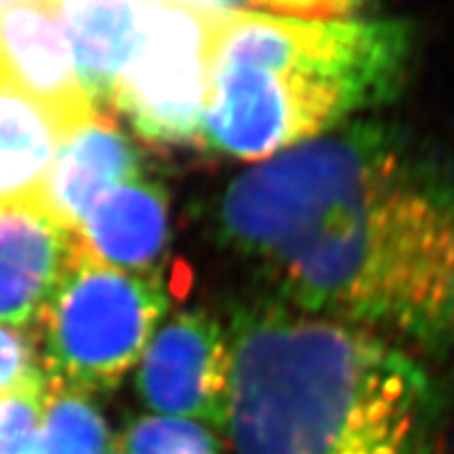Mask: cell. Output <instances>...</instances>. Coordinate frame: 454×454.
<instances>
[{
    "mask_svg": "<svg viewBox=\"0 0 454 454\" xmlns=\"http://www.w3.org/2000/svg\"><path fill=\"white\" fill-rule=\"evenodd\" d=\"M217 219L297 309L454 340V168L400 135L356 124L291 147L231 181Z\"/></svg>",
    "mask_w": 454,
    "mask_h": 454,
    "instance_id": "obj_1",
    "label": "cell"
},
{
    "mask_svg": "<svg viewBox=\"0 0 454 454\" xmlns=\"http://www.w3.org/2000/svg\"><path fill=\"white\" fill-rule=\"evenodd\" d=\"M227 340L236 454H406L423 374L368 328L259 305Z\"/></svg>",
    "mask_w": 454,
    "mask_h": 454,
    "instance_id": "obj_2",
    "label": "cell"
},
{
    "mask_svg": "<svg viewBox=\"0 0 454 454\" xmlns=\"http://www.w3.org/2000/svg\"><path fill=\"white\" fill-rule=\"evenodd\" d=\"M211 67H231L299 141L381 101L400 81L408 34L397 21H301L208 3Z\"/></svg>",
    "mask_w": 454,
    "mask_h": 454,
    "instance_id": "obj_3",
    "label": "cell"
},
{
    "mask_svg": "<svg viewBox=\"0 0 454 454\" xmlns=\"http://www.w3.org/2000/svg\"><path fill=\"white\" fill-rule=\"evenodd\" d=\"M167 308L160 270L130 274L76 253L32 331L47 383L87 395L116 389L139 364Z\"/></svg>",
    "mask_w": 454,
    "mask_h": 454,
    "instance_id": "obj_4",
    "label": "cell"
},
{
    "mask_svg": "<svg viewBox=\"0 0 454 454\" xmlns=\"http://www.w3.org/2000/svg\"><path fill=\"white\" fill-rule=\"evenodd\" d=\"M211 44L207 3H144L137 44L116 78L110 107L152 144H202Z\"/></svg>",
    "mask_w": 454,
    "mask_h": 454,
    "instance_id": "obj_5",
    "label": "cell"
},
{
    "mask_svg": "<svg viewBox=\"0 0 454 454\" xmlns=\"http://www.w3.org/2000/svg\"><path fill=\"white\" fill-rule=\"evenodd\" d=\"M139 395L162 417L225 427L230 340L204 311H185L158 328L139 360Z\"/></svg>",
    "mask_w": 454,
    "mask_h": 454,
    "instance_id": "obj_6",
    "label": "cell"
},
{
    "mask_svg": "<svg viewBox=\"0 0 454 454\" xmlns=\"http://www.w3.org/2000/svg\"><path fill=\"white\" fill-rule=\"evenodd\" d=\"M0 84L53 112L67 133L98 112L74 74L55 0L0 3Z\"/></svg>",
    "mask_w": 454,
    "mask_h": 454,
    "instance_id": "obj_7",
    "label": "cell"
},
{
    "mask_svg": "<svg viewBox=\"0 0 454 454\" xmlns=\"http://www.w3.org/2000/svg\"><path fill=\"white\" fill-rule=\"evenodd\" d=\"M74 263L72 234L41 207L0 208V326L32 333Z\"/></svg>",
    "mask_w": 454,
    "mask_h": 454,
    "instance_id": "obj_8",
    "label": "cell"
},
{
    "mask_svg": "<svg viewBox=\"0 0 454 454\" xmlns=\"http://www.w3.org/2000/svg\"><path fill=\"white\" fill-rule=\"evenodd\" d=\"M137 177V147L116 121L106 112H95L61 139L38 207L72 234L99 198Z\"/></svg>",
    "mask_w": 454,
    "mask_h": 454,
    "instance_id": "obj_9",
    "label": "cell"
},
{
    "mask_svg": "<svg viewBox=\"0 0 454 454\" xmlns=\"http://www.w3.org/2000/svg\"><path fill=\"white\" fill-rule=\"evenodd\" d=\"M78 257L150 274L168 242V202L160 185L137 177L107 192L72 231Z\"/></svg>",
    "mask_w": 454,
    "mask_h": 454,
    "instance_id": "obj_10",
    "label": "cell"
},
{
    "mask_svg": "<svg viewBox=\"0 0 454 454\" xmlns=\"http://www.w3.org/2000/svg\"><path fill=\"white\" fill-rule=\"evenodd\" d=\"M144 3H59V17L74 74L84 98L98 112L110 107L116 78L139 38Z\"/></svg>",
    "mask_w": 454,
    "mask_h": 454,
    "instance_id": "obj_11",
    "label": "cell"
},
{
    "mask_svg": "<svg viewBox=\"0 0 454 454\" xmlns=\"http://www.w3.org/2000/svg\"><path fill=\"white\" fill-rule=\"evenodd\" d=\"M66 133L53 112L0 84V208L38 207Z\"/></svg>",
    "mask_w": 454,
    "mask_h": 454,
    "instance_id": "obj_12",
    "label": "cell"
},
{
    "mask_svg": "<svg viewBox=\"0 0 454 454\" xmlns=\"http://www.w3.org/2000/svg\"><path fill=\"white\" fill-rule=\"evenodd\" d=\"M110 431L93 395L47 383L41 429L30 454H104Z\"/></svg>",
    "mask_w": 454,
    "mask_h": 454,
    "instance_id": "obj_13",
    "label": "cell"
},
{
    "mask_svg": "<svg viewBox=\"0 0 454 454\" xmlns=\"http://www.w3.org/2000/svg\"><path fill=\"white\" fill-rule=\"evenodd\" d=\"M116 444L124 454H223L207 425L162 414L133 421Z\"/></svg>",
    "mask_w": 454,
    "mask_h": 454,
    "instance_id": "obj_14",
    "label": "cell"
},
{
    "mask_svg": "<svg viewBox=\"0 0 454 454\" xmlns=\"http://www.w3.org/2000/svg\"><path fill=\"white\" fill-rule=\"evenodd\" d=\"M47 379L38 374L30 383L0 400V454H30L41 429Z\"/></svg>",
    "mask_w": 454,
    "mask_h": 454,
    "instance_id": "obj_15",
    "label": "cell"
},
{
    "mask_svg": "<svg viewBox=\"0 0 454 454\" xmlns=\"http://www.w3.org/2000/svg\"><path fill=\"white\" fill-rule=\"evenodd\" d=\"M43 374L34 334L20 328L0 326V400L20 391Z\"/></svg>",
    "mask_w": 454,
    "mask_h": 454,
    "instance_id": "obj_16",
    "label": "cell"
},
{
    "mask_svg": "<svg viewBox=\"0 0 454 454\" xmlns=\"http://www.w3.org/2000/svg\"><path fill=\"white\" fill-rule=\"evenodd\" d=\"M104 454H124V452H122V448L118 446V444H110Z\"/></svg>",
    "mask_w": 454,
    "mask_h": 454,
    "instance_id": "obj_17",
    "label": "cell"
}]
</instances>
